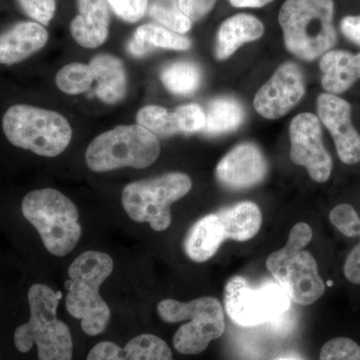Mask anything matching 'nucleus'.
Wrapping results in <instances>:
<instances>
[{
    "label": "nucleus",
    "mask_w": 360,
    "mask_h": 360,
    "mask_svg": "<svg viewBox=\"0 0 360 360\" xmlns=\"http://www.w3.org/2000/svg\"><path fill=\"white\" fill-rule=\"evenodd\" d=\"M2 129L13 146L44 158H56L70 146L72 129L56 111L15 104L2 118Z\"/></svg>",
    "instance_id": "423d86ee"
},
{
    "label": "nucleus",
    "mask_w": 360,
    "mask_h": 360,
    "mask_svg": "<svg viewBox=\"0 0 360 360\" xmlns=\"http://www.w3.org/2000/svg\"><path fill=\"white\" fill-rule=\"evenodd\" d=\"M113 260L108 253L89 250L73 260L68 269L66 309L82 321L87 335H101L110 321V309L99 293L101 284L111 276Z\"/></svg>",
    "instance_id": "f03ea898"
},
{
    "label": "nucleus",
    "mask_w": 360,
    "mask_h": 360,
    "mask_svg": "<svg viewBox=\"0 0 360 360\" xmlns=\"http://www.w3.org/2000/svg\"><path fill=\"white\" fill-rule=\"evenodd\" d=\"M161 82L172 94L191 96L201 84V71L191 61H176L165 66L160 75Z\"/></svg>",
    "instance_id": "b1692460"
},
{
    "label": "nucleus",
    "mask_w": 360,
    "mask_h": 360,
    "mask_svg": "<svg viewBox=\"0 0 360 360\" xmlns=\"http://www.w3.org/2000/svg\"><path fill=\"white\" fill-rule=\"evenodd\" d=\"M60 291L35 283L28 290L30 319L14 331L16 349L26 354L37 345L39 360H71L73 341L65 322L58 319Z\"/></svg>",
    "instance_id": "f257e3e1"
},
{
    "label": "nucleus",
    "mask_w": 360,
    "mask_h": 360,
    "mask_svg": "<svg viewBox=\"0 0 360 360\" xmlns=\"http://www.w3.org/2000/svg\"><path fill=\"white\" fill-rule=\"evenodd\" d=\"M86 360H174V355L167 343L158 336L141 335L123 348L111 341L97 343Z\"/></svg>",
    "instance_id": "dca6fc26"
},
{
    "label": "nucleus",
    "mask_w": 360,
    "mask_h": 360,
    "mask_svg": "<svg viewBox=\"0 0 360 360\" xmlns=\"http://www.w3.org/2000/svg\"><path fill=\"white\" fill-rule=\"evenodd\" d=\"M158 312L167 323L191 321L180 326L174 336V347L181 354H200L224 333V309L219 300L212 296L188 302L168 298L158 303Z\"/></svg>",
    "instance_id": "6e6552de"
},
{
    "label": "nucleus",
    "mask_w": 360,
    "mask_h": 360,
    "mask_svg": "<svg viewBox=\"0 0 360 360\" xmlns=\"http://www.w3.org/2000/svg\"><path fill=\"white\" fill-rule=\"evenodd\" d=\"M224 240L226 238L221 222L217 213H212L198 220L189 229L184 240V251L193 262H207L214 257Z\"/></svg>",
    "instance_id": "412c9836"
},
{
    "label": "nucleus",
    "mask_w": 360,
    "mask_h": 360,
    "mask_svg": "<svg viewBox=\"0 0 360 360\" xmlns=\"http://www.w3.org/2000/svg\"><path fill=\"white\" fill-rule=\"evenodd\" d=\"M276 360H295V359H283V357H281V359H277Z\"/></svg>",
    "instance_id": "4c0bfd02"
},
{
    "label": "nucleus",
    "mask_w": 360,
    "mask_h": 360,
    "mask_svg": "<svg viewBox=\"0 0 360 360\" xmlns=\"http://www.w3.org/2000/svg\"><path fill=\"white\" fill-rule=\"evenodd\" d=\"M49 32L32 21H22L0 34V65H13L44 49Z\"/></svg>",
    "instance_id": "f3484780"
},
{
    "label": "nucleus",
    "mask_w": 360,
    "mask_h": 360,
    "mask_svg": "<svg viewBox=\"0 0 360 360\" xmlns=\"http://www.w3.org/2000/svg\"><path fill=\"white\" fill-rule=\"evenodd\" d=\"M94 80V73L90 66L79 63L63 66L56 77L58 89L71 96H77L87 91Z\"/></svg>",
    "instance_id": "a878e982"
},
{
    "label": "nucleus",
    "mask_w": 360,
    "mask_h": 360,
    "mask_svg": "<svg viewBox=\"0 0 360 360\" xmlns=\"http://www.w3.org/2000/svg\"><path fill=\"white\" fill-rule=\"evenodd\" d=\"M217 0H179V9L191 21L205 18L212 11Z\"/></svg>",
    "instance_id": "72a5a7b5"
},
{
    "label": "nucleus",
    "mask_w": 360,
    "mask_h": 360,
    "mask_svg": "<svg viewBox=\"0 0 360 360\" xmlns=\"http://www.w3.org/2000/svg\"><path fill=\"white\" fill-rule=\"evenodd\" d=\"M149 14L161 25L179 34L189 32L193 26V21L189 20L181 11L167 8L160 4H153L149 9Z\"/></svg>",
    "instance_id": "cd10ccee"
},
{
    "label": "nucleus",
    "mask_w": 360,
    "mask_h": 360,
    "mask_svg": "<svg viewBox=\"0 0 360 360\" xmlns=\"http://www.w3.org/2000/svg\"><path fill=\"white\" fill-rule=\"evenodd\" d=\"M290 139L292 162L307 168L315 181H328L333 172V160L324 148L319 117L309 112L295 116L290 123Z\"/></svg>",
    "instance_id": "9b49d317"
},
{
    "label": "nucleus",
    "mask_w": 360,
    "mask_h": 360,
    "mask_svg": "<svg viewBox=\"0 0 360 360\" xmlns=\"http://www.w3.org/2000/svg\"><path fill=\"white\" fill-rule=\"evenodd\" d=\"M290 297L279 284L255 288L243 276H233L224 288V309L241 326H255L274 321L288 311Z\"/></svg>",
    "instance_id": "9d476101"
},
{
    "label": "nucleus",
    "mask_w": 360,
    "mask_h": 360,
    "mask_svg": "<svg viewBox=\"0 0 360 360\" xmlns=\"http://www.w3.org/2000/svg\"><path fill=\"white\" fill-rule=\"evenodd\" d=\"M116 15L127 22H137L148 9V0H108Z\"/></svg>",
    "instance_id": "473e14b6"
},
{
    "label": "nucleus",
    "mask_w": 360,
    "mask_h": 360,
    "mask_svg": "<svg viewBox=\"0 0 360 360\" xmlns=\"http://www.w3.org/2000/svg\"><path fill=\"white\" fill-rule=\"evenodd\" d=\"M314 232L304 222L292 227L288 243L271 253L266 267L290 300L302 305L312 304L326 292V284L319 276L314 255L304 248L311 241Z\"/></svg>",
    "instance_id": "39448f33"
},
{
    "label": "nucleus",
    "mask_w": 360,
    "mask_h": 360,
    "mask_svg": "<svg viewBox=\"0 0 360 360\" xmlns=\"http://www.w3.org/2000/svg\"><path fill=\"white\" fill-rule=\"evenodd\" d=\"M317 113L333 135L340 160L345 165L360 161V135L352 122L350 104L341 97L322 94L317 98Z\"/></svg>",
    "instance_id": "ddd939ff"
},
{
    "label": "nucleus",
    "mask_w": 360,
    "mask_h": 360,
    "mask_svg": "<svg viewBox=\"0 0 360 360\" xmlns=\"http://www.w3.org/2000/svg\"><path fill=\"white\" fill-rule=\"evenodd\" d=\"M319 360H360V347L348 338H335L322 347Z\"/></svg>",
    "instance_id": "c85d7f7f"
},
{
    "label": "nucleus",
    "mask_w": 360,
    "mask_h": 360,
    "mask_svg": "<svg viewBox=\"0 0 360 360\" xmlns=\"http://www.w3.org/2000/svg\"><path fill=\"white\" fill-rule=\"evenodd\" d=\"M134 37L148 45L153 51V49L187 51L191 46V41L187 37L153 23L139 26Z\"/></svg>",
    "instance_id": "393cba45"
},
{
    "label": "nucleus",
    "mask_w": 360,
    "mask_h": 360,
    "mask_svg": "<svg viewBox=\"0 0 360 360\" xmlns=\"http://www.w3.org/2000/svg\"><path fill=\"white\" fill-rule=\"evenodd\" d=\"M21 212L54 257L70 255L82 238L77 205L56 189L30 191L23 198Z\"/></svg>",
    "instance_id": "20e7f679"
},
{
    "label": "nucleus",
    "mask_w": 360,
    "mask_h": 360,
    "mask_svg": "<svg viewBox=\"0 0 360 360\" xmlns=\"http://www.w3.org/2000/svg\"><path fill=\"white\" fill-rule=\"evenodd\" d=\"M78 14L70 23L73 39L85 49H96L108 39L110 16L106 0H77Z\"/></svg>",
    "instance_id": "2eb2a0df"
},
{
    "label": "nucleus",
    "mask_w": 360,
    "mask_h": 360,
    "mask_svg": "<svg viewBox=\"0 0 360 360\" xmlns=\"http://www.w3.org/2000/svg\"><path fill=\"white\" fill-rule=\"evenodd\" d=\"M137 123L153 134L169 136L179 132L174 112L161 106L148 105L137 112Z\"/></svg>",
    "instance_id": "bb28decb"
},
{
    "label": "nucleus",
    "mask_w": 360,
    "mask_h": 360,
    "mask_svg": "<svg viewBox=\"0 0 360 360\" xmlns=\"http://www.w3.org/2000/svg\"><path fill=\"white\" fill-rule=\"evenodd\" d=\"M340 30L347 39L360 46V15L345 16L340 21Z\"/></svg>",
    "instance_id": "c9c22d12"
},
{
    "label": "nucleus",
    "mask_w": 360,
    "mask_h": 360,
    "mask_svg": "<svg viewBox=\"0 0 360 360\" xmlns=\"http://www.w3.org/2000/svg\"><path fill=\"white\" fill-rule=\"evenodd\" d=\"M319 68L323 73L321 84L328 94H343L360 79V52L329 51L322 56Z\"/></svg>",
    "instance_id": "aec40b11"
},
{
    "label": "nucleus",
    "mask_w": 360,
    "mask_h": 360,
    "mask_svg": "<svg viewBox=\"0 0 360 360\" xmlns=\"http://www.w3.org/2000/svg\"><path fill=\"white\" fill-rule=\"evenodd\" d=\"M174 113L179 131L196 132L205 129V112L198 104L179 106Z\"/></svg>",
    "instance_id": "7c9ffc66"
},
{
    "label": "nucleus",
    "mask_w": 360,
    "mask_h": 360,
    "mask_svg": "<svg viewBox=\"0 0 360 360\" xmlns=\"http://www.w3.org/2000/svg\"><path fill=\"white\" fill-rule=\"evenodd\" d=\"M193 182L188 175L172 172L131 182L122 191V205L135 222L148 224L155 231H163L172 224L170 206L191 191Z\"/></svg>",
    "instance_id": "1a4fd4ad"
},
{
    "label": "nucleus",
    "mask_w": 360,
    "mask_h": 360,
    "mask_svg": "<svg viewBox=\"0 0 360 360\" xmlns=\"http://www.w3.org/2000/svg\"><path fill=\"white\" fill-rule=\"evenodd\" d=\"M160 155L158 137L139 124L120 125L96 137L85 153L87 167L94 172L123 167L146 168Z\"/></svg>",
    "instance_id": "0eeeda50"
},
{
    "label": "nucleus",
    "mask_w": 360,
    "mask_h": 360,
    "mask_svg": "<svg viewBox=\"0 0 360 360\" xmlns=\"http://www.w3.org/2000/svg\"><path fill=\"white\" fill-rule=\"evenodd\" d=\"M26 15L41 25H47L56 11V0H18Z\"/></svg>",
    "instance_id": "2f4dec72"
},
{
    "label": "nucleus",
    "mask_w": 360,
    "mask_h": 360,
    "mask_svg": "<svg viewBox=\"0 0 360 360\" xmlns=\"http://www.w3.org/2000/svg\"><path fill=\"white\" fill-rule=\"evenodd\" d=\"M305 94L303 73L300 66L286 63L258 90L253 101L255 110L269 120L285 115L302 101Z\"/></svg>",
    "instance_id": "f8f14e48"
},
{
    "label": "nucleus",
    "mask_w": 360,
    "mask_h": 360,
    "mask_svg": "<svg viewBox=\"0 0 360 360\" xmlns=\"http://www.w3.org/2000/svg\"><path fill=\"white\" fill-rule=\"evenodd\" d=\"M264 33V25L255 15L236 14L220 25L217 35L215 56L219 60L231 58L241 45L260 39Z\"/></svg>",
    "instance_id": "a211bd4d"
},
{
    "label": "nucleus",
    "mask_w": 360,
    "mask_h": 360,
    "mask_svg": "<svg viewBox=\"0 0 360 360\" xmlns=\"http://www.w3.org/2000/svg\"><path fill=\"white\" fill-rule=\"evenodd\" d=\"M266 172V161L260 149L252 143H243L219 161L217 177L222 186L239 191L260 184Z\"/></svg>",
    "instance_id": "4468645a"
},
{
    "label": "nucleus",
    "mask_w": 360,
    "mask_h": 360,
    "mask_svg": "<svg viewBox=\"0 0 360 360\" xmlns=\"http://www.w3.org/2000/svg\"><path fill=\"white\" fill-rule=\"evenodd\" d=\"M97 82L96 96L103 103L115 104L127 92V73L122 59L111 54H98L89 63Z\"/></svg>",
    "instance_id": "6ab92c4d"
},
{
    "label": "nucleus",
    "mask_w": 360,
    "mask_h": 360,
    "mask_svg": "<svg viewBox=\"0 0 360 360\" xmlns=\"http://www.w3.org/2000/svg\"><path fill=\"white\" fill-rule=\"evenodd\" d=\"M333 0H286L278 14L286 49L311 61L330 51L338 41Z\"/></svg>",
    "instance_id": "7ed1b4c3"
},
{
    "label": "nucleus",
    "mask_w": 360,
    "mask_h": 360,
    "mask_svg": "<svg viewBox=\"0 0 360 360\" xmlns=\"http://www.w3.org/2000/svg\"><path fill=\"white\" fill-rule=\"evenodd\" d=\"M274 0H229L231 6L240 8H259L269 4Z\"/></svg>",
    "instance_id": "e433bc0d"
},
{
    "label": "nucleus",
    "mask_w": 360,
    "mask_h": 360,
    "mask_svg": "<svg viewBox=\"0 0 360 360\" xmlns=\"http://www.w3.org/2000/svg\"><path fill=\"white\" fill-rule=\"evenodd\" d=\"M359 236L360 238V233ZM343 272L350 283L360 284V243L347 255Z\"/></svg>",
    "instance_id": "f704fd0d"
},
{
    "label": "nucleus",
    "mask_w": 360,
    "mask_h": 360,
    "mask_svg": "<svg viewBox=\"0 0 360 360\" xmlns=\"http://www.w3.org/2000/svg\"><path fill=\"white\" fill-rule=\"evenodd\" d=\"M224 227L226 239L246 241L255 238L262 224L259 207L251 201H243L238 205L217 212Z\"/></svg>",
    "instance_id": "4be33fe9"
},
{
    "label": "nucleus",
    "mask_w": 360,
    "mask_h": 360,
    "mask_svg": "<svg viewBox=\"0 0 360 360\" xmlns=\"http://www.w3.org/2000/svg\"><path fill=\"white\" fill-rule=\"evenodd\" d=\"M329 219L347 238H355L360 233V217L354 206L342 203L335 206L330 213Z\"/></svg>",
    "instance_id": "c756f323"
},
{
    "label": "nucleus",
    "mask_w": 360,
    "mask_h": 360,
    "mask_svg": "<svg viewBox=\"0 0 360 360\" xmlns=\"http://www.w3.org/2000/svg\"><path fill=\"white\" fill-rule=\"evenodd\" d=\"M245 120L243 105L232 97L213 99L205 112L203 131L210 135H219L234 131Z\"/></svg>",
    "instance_id": "5701e85b"
}]
</instances>
